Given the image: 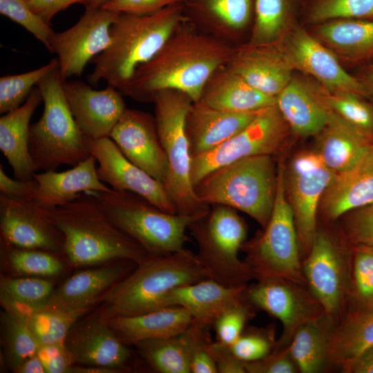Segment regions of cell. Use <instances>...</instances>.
I'll use <instances>...</instances> for the list:
<instances>
[{
    "label": "cell",
    "instance_id": "obj_1",
    "mask_svg": "<svg viewBox=\"0 0 373 373\" xmlns=\"http://www.w3.org/2000/svg\"><path fill=\"white\" fill-rule=\"evenodd\" d=\"M236 46L198 30L185 19L161 50L137 69L126 95L147 102L159 90L175 89L195 102L211 75L229 63Z\"/></svg>",
    "mask_w": 373,
    "mask_h": 373
},
{
    "label": "cell",
    "instance_id": "obj_2",
    "mask_svg": "<svg viewBox=\"0 0 373 373\" xmlns=\"http://www.w3.org/2000/svg\"><path fill=\"white\" fill-rule=\"evenodd\" d=\"M185 19L182 3L147 15L119 13L108 46L91 61L95 66L88 82L96 86L104 80L126 95L137 69L161 50Z\"/></svg>",
    "mask_w": 373,
    "mask_h": 373
},
{
    "label": "cell",
    "instance_id": "obj_3",
    "mask_svg": "<svg viewBox=\"0 0 373 373\" xmlns=\"http://www.w3.org/2000/svg\"><path fill=\"white\" fill-rule=\"evenodd\" d=\"M46 210L63 235L64 255L74 267L99 266L121 260L139 264L148 256L112 222L89 192Z\"/></svg>",
    "mask_w": 373,
    "mask_h": 373
},
{
    "label": "cell",
    "instance_id": "obj_4",
    "mask_svg": "<svg viewBox=\"0 0 373 373\" xmlns=\"http://www.w3.org/2000/svg\"><path fill=\"white\" fill-rule=\"evenodd\" d=\"M207 278L196 254L189 249L148 255L103 295L99 309L107 320L145 314L162 308L171 290Z\"/></svg>",
    "mask_w": 373,
    "mask_h": 373
},
{
    "label": "cell",
    "instance_id": "obj_5",
    "mask_svg": "<svg viewBox=\"0 0 373 373\" xmlns=\"http://www.w3.org/2000/svg\"><path fill=\"white\" fill-rule=\"evenodd\" d=\"M277 180L273 155H258L218 168L193 187L202 203L241 211L264 229L273 210Z\"/></svg>",
    "mask_w": 373,
    "mask_h": 373
},
{
    "label": "cell",
    "instance_id": "obj_6",
    "mask_svg": "<svg viewBox=\"0 0 373 373\" xmlns=\"http://www.w3.org/2000/svg\"><path fill=\"white\" fill-rule=\"evenodd\" d=\"M43 102L39 119L30 126L29 151L39 169L55 171L61 165L74 166L89 152L86 137L78 127L68 104L59 68L37 85Z\"/></svg>",
    "mask_w": 373,
    "mask_h": 373
},
{
    "label": "cell",
    "instance_id": "obj_7",
    "mask_svg": "<svg viewBox=\"0 0 373 373\" xmlns=\"http://www.w3.org/2000/svg\"><path fill=\"white\" fill-rule=\"evenodd\" d=\"M88 192L97 199L112 222L148 255H167L185 249V243L190 240L186 234L189 225L204 215L169 213L130 191Z\"/></svg>",
    "mask_w": 373,
    "mask_h": 373
},
{
    "label": "cell",
    "instance_id": "obj_8",
    "mask_svg": "<svg viewBox=\"0 0 373 373\" xmlns=\"http://www.w3.org/2000/svg\"><path fill=\"white\" fill-rule=\"evenodd\" d=\"M152 102L158 135L168 163L167 176L163 185L177 213L205 214L211 206L198 199L191 180V155L186 119L193 101L182 91L164 89L157 91Z\"/></svg>",
    "mask_w": 373,
    "mask_h": 373
},
{
    "label": "cell",
    "instance_id": "obj_9",
    "mask_svg": "<svg viewBox=\"0 0 373 373\" xmlns=\"http://www.w3.org/2000/svg\"><path fill=\"white\" fill-rule=\"evenodd\" d=\"M236 211L213 204L188 227L198 247L196 256L208 278L231 287L245 285L254 277L250 267L238 258L247 226Z\"/></svg>",
    "mask_w": 373,
    "mask_h": 373
},
{
    "label": "cell",
    "instance_id": "obj_10",
    "mask_svg": "<svg viewBox=\"0 0 373 373\" xmlns=\"http://www.w3.org/2000/svg\"><path fill=\"white\" fill-rule=\"evenodd\" d=\"M262 234L245 242V262L258 280L280 278L301 284L305 281L299 258V242L291 207L285 184V168L280 164L271 215Z\"/></svg>",
    "mask_w": 373,
    "mask_h": 373
},
{
    "label": "cell",
    "instance_id": "obj_11",
    "mask_svg": "<svg viewBox=\"0 0 373 373\" xmlns=\"http://www.w3.org/2000/svg\"><path fill=\"white\" fill-rule=\"evenodd\" d=\"M289 131L276 104L262 109L234 136L209 151L191 157L193 186L221 166L251 156L274 155L281 148Z\"/></svg>",
    "mask_w": 373,
    "mask_h": 373
},
{
    "label": "cell",
    "instance_id": "obj_12",
    "mask_svg": "<svg viewBox=\"0 0 373 373\" xmlns=\"http://www.w3.org/2000/svg\"><path fill=\"white\" fill-rule=\"evenodd\" d=\"M336 173L316 151H304L291 160L285 184L302 249L309 251L316 233V215L321 198Z\"/></svg>",
    "mask_w": 373,
    "mask_h": 373
},
{
    "label": "cell",
    "instance_id": "obj_13",
    "mask_svg": "<svg viewBox=\"0 0 373 373\" xmlns=\"http://www.w3.org/2000/svg\"><path fill=\"white\" fill-rule=\"evenodd\" d=\"M119 13L102 7H86L84 15L70 28L52 35L50 52L57 55L62 82L82 76L89 61L111 41V28Z\"/></svg>",
    "mask_w": 373,
    "mask_h": 373
},
{
    "label": "cell",
    "instance_id": "obj_14",
    "mask_svg": "<svg viewBox=\"0 0 373 373\" xmlns=\"http://www.w3.org/2000/svg\"><path fill=\"white\" fill-rule=\"evenodd\" d=\"M277 44L294 70L311 77L327 91L366 97L354 74L303 25H296Z\"/></svg>",
    "mask_w": 373,
    "mask_h": 373
},
{
    "label": "cell",
    "instance_id": "obj_15",
    "mask_svg": "<svg viewBox=\"0 0 373 373\" xmlns=\"http://www.w3.org/2000/svg\"><path fill=\"white\" fill-rule=\"evenodd\" d=\"M86 315L73 325L64 342L74 364L115 372L131 370L132 350L114 332L99 308Z\"/></svg>",
    "mask_w": 373,
    "mask_h": 373
},
{
    "label": "cell",
    "instance_id": "obj_16",
    "mask_svg": "<svg viewBox=\"0 0 373 373\" xmlns=\"http://www.w3.org/2000/svg\"><path fill=\"white\" fill-rule=\"evenodd\" d=\"M1 241L64 255V238L46 209L33 200L0 193Z\"/></svg>",
    "mask_w": 373,
    "mask_h": 373
},
{
    "label": "cell",
    "instance_id": "obj_17",
    "mask_svg": "<svg viewBox=\"0 0 373 373\" xmlns=\"http://www.w3.org/2000/svg\"><path fill=\"white\" fill-rule=\"evenodd\" d=\"M86 142L98 163L97 173L102 182L115 191L137 194L165 212L177 213L164 185L128 160L111 137H86Z\"/></svg>",
    "mask_w": 373,
    "mask_h": 373
},
{
    "label": "cell",
    "instance_id": "obj_18",
    "mask_svg": "<svg viewBox=\"0 0 373 373\" xmlns=\"http://www.w3.org/2000/svg\"><path fill=\"white\" fill-rule=\"evenodd\" d=\"M109 137L128 160L164 184L168 163L154 116L126 108Z\"/></svg>",
    "mask_w": 373,
    "mask_h": 373
},
{
    "label": "cell",
    "instance_id": "obj_19",
    "mask_svg": "<svg viewBox=\"0 0 373 373\" xmlns=\"http://www.w3.org/2000/svg\"><path fill=\"white\" fill-rule=\"evenodd\" d=\"M331 236L316 231L303 267L316 300L329 316L341 308L347 289V267Z\"/></svg>",
    "mask_w": 373,
    "mask_h": 373
},
{
    "label": "cell",
    "instance_id": "obj_20",
    "mask_svg": "<svg viewBox=\"0 0 373 373\" xmlns=\"http://www.w3.org/2000/svg\"><path fill=\"white\" fill-rule=\"evenodd\" d=\"M63 89L78 127L90 139L109 137L126 109L122 94L108 85L94 90L79 80L66 81Z\"/></svg>",
    "mask_w": 373,
    "mask_h": 373
},
{
    "label": "cell",
    "instance_id": "obj_21",
    "mask_svg": "<svg viewBox=\"0 0 373 373\" xmlns=\"http://www.w3.org/2000/svg\"><path fill=\"white\" fill-rule=\"evenodd\" d=\"M294 283L280 278H266L247 287L245 291V298L250 304L282 323L283 332L279 345L290 341L301 324L318 316L313 304Z\"/></svg>",
    "mask_w": 373,
    "mask_h": 373
},
{
    "label": "cell",
    "instance_id": "obj_22",
    "mask_svg": "<svg viewBox=\"0 0 373 373\" xmlns=\"http://www.w3.org/2000/svg\"><path fill=\"white\" fill-rule=\"evenodd\" d=\"M276 105L290 131L302 137L317 136L331 113L323 87L302 73H293L287 84L276 96Z\"/></svg>",
    "mask_w": 373,
    "mask_h": 373
},
{
    "label": "cell",
    "instance_id": "obj_23",
    "mask_svg": "<svg viewBox=\"0 0 373 373\" xmlns=\"http://www.w3.org/2000/svg\"><path fill=\"white\" fill-rule=\"evenodd\" d=\"M227 66L251 86L274 97L294 71L277 43L236 46Z\"/></svg>",
    "mask_w": 373,
    "mask_h": 373
},
{
    "label": "cell",
    "instance_id": "obj_24",
    "mask_svg": "<svg viewBox=\"0 0 373 373\" xmlns=\"http://www.w3.org/2000/svg\"><path fill=\"white\" fill-rule=\"evenodd\" d=\"M136 265L121 260L78 271L54 289L44 308H91Z\"/></svg>",
    "mask_w": 373,
    "mask_h": 373
},
{
    "label": "cell",
    "instance_id": "obj_25",
    "mask_svg": "<svg viewBox=\"0 0 373 373\" xmlns=\"http://www.w3.org/2000/svg\"><path fill=\"white\" fill-rule=\"evenodd\" d=\"M261 110L232 112L211 107L200 99L193 102L186 119L191 157L209 151L234 136Z\"/></svg>",
    "mask_w": 373,
    "mask_h": 373
},
{
    "label": "cell",
    "instance_id": "obj_26",
    "mask_svg": "<svg viewBox=\"0 0 373 373\" xmlns=\"http://www.w3.org/2000/svg\"><path fill=\"white\" fill-rule=\"evenodd\" d=\"M247 287H227L207 278L171 290L162 307H182L191 314L193 324L211 328L223 312L245 298Z\"/></svg>",
    "mask_w": 373,
    "mask_h": 373
},
{
    "label": "cell",
    "instance_id": "obj_27",
    "mask_svg": "<svg viewBox=\"0 0 373 373\" xmlns=\"http://www.w3.org/2000/svg\"><path fill=\"white\" fill-rule=\"evenodd\" d=\"M309 27L310 33L346 69H356L373 61V19H337Z\"/></svg>",
    "mask_w": 373,
    "mask_h": 373
},
{
    "label": "cell",
    "instance_id": "obj_28",
    "mask_svg": "<svg viewBox=\"0 0 373 373\" xmlns=\"http://www.w3.org/2000/svg\"><path fill=\"white\" fill-rule=\"evenodd\" d=\"M96 163L91 155L65 171L35 173L37 186L32 200L44 209H51L69 203L88 191H111L112 189L99 180Z\"/></svg>",
    "mask_w": 373,
    "mask_h": 373
},
{
    "label": "cell",
    "instance_id": "obj_29",
    "mask_svg": "<svg viewBox=\"0 0 373 373\" xmlns=\"http://www.w3.org/2000/svg\"><path fill=\"white\" fill-rule=\"evenodd\" d=\"M182 4L195 28L231 45L254 18V0H183Z\"/></svg>",
    "mask_w": 373,
    "mask_h": 373
},
{
    "label": "cell",
    "instance_id": "obj_30",
    "mask_svg": "<svg viewBox=\"0 0 373 373\" xmlns=\"http://www.w3.org/2000/svg\"><path fill=\"white\" fill-rule=\"evenodd\" d=\"M41 101L36 86L21 106L0 118V150L18 180H33L38 170L29 151V131L30 118Z\"/></svg>",
    "mask_w": 373,
    "mask_h": 373
},
{
    "label": "cell",
    "instance_id": "obj_31",
    "mask_svg": "<svg viewBox=\"0 0 373 373\" xmlns=\"http://www.w3.org/2000/svg\"><path fill=\"white\" fill-rule=\"evenodd\" d=\"M373 201V147L357 164L336 173L325 190L320 207L336 220Z\"/></svg>",
    "mask_w": 373,
    "mask_h": 373
},
{
    "label": "cell",
    "instance_id": "obj_32",
    "mask_svg": "<svg viewBox=\"0 0 373 373\" xmlns=\"http://www.w3.org/2000/svg\"><path fill=\"white\" fill-rule=\"evenodd\" d=\"M316 137V152L336 174L354 166L373 147L372 137L350 125L332 111L326 125Z\"/></svg>",
    "mask_w": 373,
    "mask_h": 373
},
{
    "label": "cell",
    "instance_id": "obj_33",
    "mask_svg": "<svg viewBox=\"0 0 373 373\" xmlns=\"http://www.w3.org/2000/svg\"><path fill=\"white\" fill-rule=\"evenodd\" d=\"M117 336L127 345L166 338L187 329L192 323L189 312L178 305L167 306L145 314L108 319Z\"/></svg>",
    "mask_w": 373,
    "mask_h": 373
},
{
    "label": "cell",
    "instance_id": "obj_34",
    "mask_svg": "<svg viewBox=\"0 0 373 373\" xmlns=\"http://www.w3.org/2000/svg\"><path fill=\"white\" fill-rule=\"evenodd\" d=\"M199 99L211 107L232 112L256 111L276 104V97L251 86L227 64L211 75Z\"/></svg>",
    "mask_w": 373,
    "mask_h": 373
},
{
    "label": "cell",
    "instance_id": "obj_35",
    "mask_svg": "<svg viewBox=\"0 0 373 373\" xmlns=\"http://www.w3.org/2000/svg\"><path fill=\"white\" fill-rule=\"evenodd\" d=\"M200 326L192 324L182 333L135 344L144 362L158 373H190L191 355Z\"/></svg>",
    "mask_w": 373,
    "mask_h": 373
},
{
    "label": "cell",
    "instance_id": "obj_36",
    "mask_svg": "<svg viewBox=\"0 0 373 373\" xmlns=\"http://www.w3.org/2000/svg\"><path fill=\"white\" fill-rule=\"evenodd\" d=\"M304 0H254L248 43L276 44L298 23Z\"/></svg>",
    "mask_w": 373,
    "mask_h": 373
},
{
    "label": "cell",
    "instance_id": "obj_37",
    "mask_svg": "<svg viewBox=\"0 0 373 373\" xmlns=\"http://www.w3.org/2000/svg\"><path fill=\"white\" fill-rule=\"evenodd\" d=\"M373 347V309H358L331 334L327 358L344 367Z\"/></svg>",
    "mask_w": 373,
    "mask_h": 373
},
{
    "label": "cell",
    "instance_id": "obj_38",
    "mask_svg": "<svg viewBox=\"0 0 373 373\" xmlns=\"http://www.w3.org/2000/svg\"><path fill=\"white\" fill-rule=\"evenodd\" d=\"M55 289L49 278L1 276V305L3 310L25 317L44 308Z\"/></svg>",
    "mask_w": 373,
    "mask_h": 373
},
{
    "label": "cell",
    "instance_id": "obj_39",
    "mask_svg": "<svg viewBox=\"0 0 373 373\" xmlns=\"http://www.w3.org/2000/svg\"><path fill=\"white\" fill-rule=\"evenodd\" d=\"M64 255L37 249L21 248L1 241V262L11 276L50 278L66 270Z\"/></svg>",
    "mask_w": 373,
    "mask_h": 373
},
{
    "label": "cell",
    "instance_id": "obj_40",
    "mask_svg": "<svg viewBox=\"0 0 373 373\" xmlns=\"http://www.w3.org/2000/svg\"><path fill=\"white\" fill-rule=\"evenodd\" d=\"M330 335L325 320L318 316L298 327L288 349L301 372L315 373L322 369L327 358Z\"/></svg>",
    "mask_w": 373,
    "mask_h": 373
},
{
    "label": "cell",
    "instance_id": "obj_41",
    "mask_svg": "<svg viewBox=\"0 0 373 373\" xmlns=\"http://www.w3.org/2000/svg\"><path fill=\"white\" fill-rule=\"evenodd\" d=\"M0 323L3 361L14 372L25 360L37 353L39 344L23 316L3 309Z\"/></svg>",
    "mask_w": 373,
    "mask_h": 373
},
{
    "label": "cell",
    "instance_id": "obj_42",
    "mask_svg": "<svg viewBox=\"0 0 373 373\" xmlns=\"http://www.w3.org/2000/svg\"><path fill=\"white\" fill-rule=\"evenodd\" d=\"M90 309L42 308L24 318L39 345L64 343L73 325Z\"/></svg>",
    "mask_w": 373,
    "mask_h": 373
},
{
    "label": "cell",
    "instance_id": "obj_43",
    "mask_svg": "<svg viewBox=\"0 0 373 373\" xmlns=\"http://www.w3.org/2000/svg\"><path fill=\"white\" fill-rule=\"evenodd\" d=\"M345 19H373V0H304L300 20L305 25Z\"/></svg>",
    "mask_w": 373,
    "mask_h": 373
},
{
    "label": "cell",
    "instance_id": "obj_44",
    "mask_svg": "<svg viewBox=\"0 0 373 373\" xmlns=\"http://www.w3.org/2000/svg\"><path fill=\"white\" fill-rule=\"evenodd\" d=\"M59 68L57 58L31 71L8 75L0 78V113L5 114L21 106L34 86L47 75Z\"/></svg>",
    "mask_w": 373,
    "mask_h": 373
},
{
    "label": "cell",
    "instance_id": "obj_45",
    "mask_svg": "<svg viewBox=\"0 0 373 373\" xmlns=\"http://www.w3.org/2000/svg\"><path fill=\"white\" fill-rule=\"evenodd\" d=\"M329 109L361 132L373 137V102L350 93H331L324 88Z\"/></svg>",
    "mask_w": 373,
    "mask_h": 373
},
{
    "label": "cell",
    "instance_id": "obj_46",
    "mask_svg": "<svg viewBox=\"0 0 373 373\" xmlns=\"http://www.w3.org/2000/svg\"><path fill=\"white\" fill-rule=\"evenodd\" d=\"M352 278L358 309H373V248L355 246Z\"/></svg>",
    "mask_w": 373,
    "mask_h": 373
},
{
    "label": "cell",
    "instance_id": "obj_47",
    "mask_svg": "<svg viewBox=\"0 0 373 373\" xmlns=\"http://www.w3.org/2000/svg\"><path fill=\"white\" fill-rule=\"evenodd\" d=\"M0 13L23 27L50 51L49 40L54 31L26 0H0Z\"/></svg>",
    "mask_w": 373,
    "mask_h": 373
},
{
    "label": "cell",
    "instance_id": "obj_48",
    "mask_svg": "<svg viewBox=\"0 0 373 373\" xmlns=\"http://www.w3.org/2000/svg\"><path fill=\"white\" fill-rule=\"evenodd\" d=\"M275 345L273 331L269 328H250L229 345L233 354L244 363L254 362L267 356Z\"/></svg>",
    "mask_w": 373,
    "mask_h": 373
},
{
    "label": "cell",
    "instance_id": "obj_49",
    "mask_svg": "<svg viewBox=\"0 0 373 373\" xmlns=\"http://www.w3.org/2000/svg\"><path fill=\"white\" fill-rule=\"evenodd\" d=\"M250 303L245 298L223 312L213 325L216 341L227 345L233 344L245 330L253 315Z\"/></svg>",
    "mask_w": 373,
    "mask_h": 373
},
{
    "label": "cell",
    "instance_id": "obj_50",
    "mask_svg": "<svg viewBox=\"0 0 373 373\" xmlns=\"http://www.w3.org/2000/svg\"><path fill=\"white\" fill-rule=\"evenodd\" d=\"M347 214L346 231L355 246L373 248V201Z\"/></svg>",
    "mask_w": 373,
    "mask_h": 373
},
{
    "label": "cell",
    "instance_id": "obj_51",
    "mask_svg": "<svg viewBox=\"0 0 373 373\" xmlns=\"http://www.w3.org/2000/svg\"><path fill=\"white\" fill-rule=\"evenodd\" d=\"M183 0H109L102 8L117 13L147 15Z\"/></svg>",
    "mask_w": 373,
    "mask_h": 373
},
{
    "label": "cell",
    "instance_id": "obj_52",
    "mask_svg": "<svg viewBox=\"0 0 373 373\" xmlns=\"http://www.w3.org/2000/svg\"><path fill=\"white\" fill-rule=\"evenodd\" d=\"M211 328L200 327L191 355L190 369L192 373H217L215 361L209 349L212 341Z\"/></svg>",
    "mask_w": 373,
    "mask_h": 373
},
{
    "label": "cell",
    "instance_id": "obj_53",
    "mask_svg": "<svg viewBox=\"0 0 373 373\" xmlns=\"http://www.w3.org/2000/svg\"><path fill=\"white\" fill-rule=\"evenodd\" d=\"M245 365L249 373H294L296 370L289 349L269 353L262 359L245 363Z\"/></svg>",
    "mask_w": 373,
    "mask_h": 373
},
{
    "label": "cell",
    "instance_id": "obj_54",
    "mask_svg": "<svg viewBox=\"0 0 373 373\" xmlns=\"http://www.w3.org/2000/svg\"><path fill=\"white\" fill-rule=\"evenodd\" d=\"M37 354L46 373H69L74 364L64 343L40 345Z\"/></svg>",
    "mask_w": 373,
    "mask_h": 373
},
{
    "label": "cell",
    "instance_id": "obj_55",
    "mask_svg": "<svg viewBox=\"0 0 373 373\" xmlns=\"http://www.w3.org/2000/svg\"><path fill=\"white\" fill-rule=\"evenodd\" d=\"M218 372L245 373L247 372L245 363L238 359L231 352L229 345L218 341H211L209 346Z\"/></svg>",
    "mask_w": 373,
    "mask_h": 373
},
{
    "label": "cell",
    "instance_id": "obj_56",
    "mask_svg": "<svg viewBox=\"0 0 373 373\" xmlns=\"http://www.w3.org/2000/svg\"><path fill=\"white\" fill-rule=\"evenodd\" d=\"M36 186L34 179L21 180L11 178L0 164V193L13 198L32 200Z\"/></svg>",
    "mask_w": 373,
    "mask_h": 373
},
{
    "label": "cell",
    "instance_id": "obj_57",
    "mask_svg": "<svg viewBox=\"0 0 373 373\" xmlns=\"http://www.w3.org/2000/svg\"><path fill=\"white\" fill-rule=\"evenodd\" d=\"M30 8L47 23L50 25L52 18L60 11L70 6L80 3L84 4L87 0H26Z\"/></svg>",
    "mask_w": 373,
    "mask_h": 373
},
{
    "label": "cell",
    "instance_id": "obj_58",
    "mask_svg": "<svg viewBox=\"0 0 373 373\" xmlns=\"http://www.w3.org/2000/svg\"><path fill=\"white\" fill-rule=\"evenodd\" d=\"M353 74L361 84L366 97L373 102V61L355 69Z\"/></svg>",
    "mask_w": 373,
    "mask_h": 373
},
{
    "label": "cell",
    "instance_id": "obj_59",
    "mask_svg": "<svg viewBox=\"0 0 373 373\" xmlns=\"http://www.w3.org/2000/svg\"><path fill=\"white\" fill-rule=\"evenodd\" d=\"M344 368L348 372L373 373V347L365 351Z\"/></svg>",
    "mask_w": 373,
    "mask_h": 373
},
{
    "label": "cell",
    "instance_id": "obj_60",
    "mask_svg": "<svg viewBox=\"0 0 373 373\" xmlns=\"http://www.w3.org/2000/svg\"><path fill=\"white\" fill-rule=\"evenodd\" d=\"M14 373H46L45 367L37 354L25 360Z\"/></svg>",
    "mask_w": 373,
    "mask_h": 373
},
{
    "label": "cell",
    "instance_id": "obj_61",
    "mask_svg": "<svg viewBox=\"0 0 373 373\" xmlns=\"http://www.w3.org/2000/svg\"><path fill=\"white\" fill-rule=\"evenodd\" d=\"M109 0H87L84 3L86 7H102Z\"/></svg>",
    "mask_w": 373,
    "mask_h": 373
}]
</instances>
